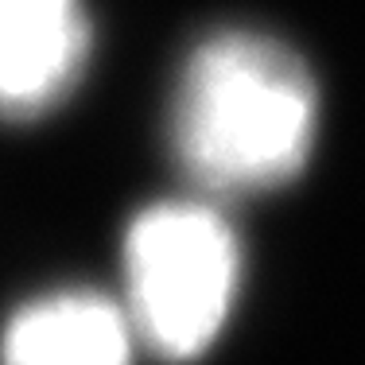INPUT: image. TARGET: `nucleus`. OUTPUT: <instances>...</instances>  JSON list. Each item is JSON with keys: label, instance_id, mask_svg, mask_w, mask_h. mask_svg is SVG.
I'll list each match as a JSON object with an SVG mask.
<instances>
[{"label": "nucleus", "instance_id": "nucleus-3", "mask_svg": "<svg viewBox=\"0 0 365 365\" xmlns=\"http://www.w3.org/2000/svg\"><path fill=\"white\" fill-rule=\"evenodd\" d=\"M90 58L82 0H0V117H43L78 86Z\"/></svg>", "mask_w": 365, "mask_h": 365}, {"label": "nucleus", "instance_id": "nucleus-1", "mask_svg": "<svg viewBox=\"0 0 365 365\" xmlns=\"http://www.w3.org/2000/svg\"><path fill=\"white\" fill-rule=\"evenodd\" d=\"M315 86L288 47L264 36L206 39L187 58L171 109V140L206 190H268L299 175L315 140Z\"/></svg>", "mask_w": 365, "mask_h": 365}, {"label": "nucleus", "instance_id": "nucleus-2", "mask_svg": "<svg viewBox=\"0 0 365 365\" xmlns=\"http://www.w3.org/2000/svg\"><path fill=\"white\" fill-rule=\"evenodd\" d=\"M241 284V245L206 202H155L125 233V315L163 361L218 342Z\"/></svg>", "mask_w": 365, "mask_h": 365}, {"label": "nucleus", "instance_id": "nucleus-4", "mask_svg": "<svg viewBox=\"0 0 365 365\" xmlns=\"http://www.w3.org/2000/svg\"><path fill=\"white\" fill-rule=\"evenodd\" d=\"M133 354L125 307L82 288L24 303L0 334V365H133Z\"/></svg>", "mask_w": 365, "mask_h": 365}]
</instances>
